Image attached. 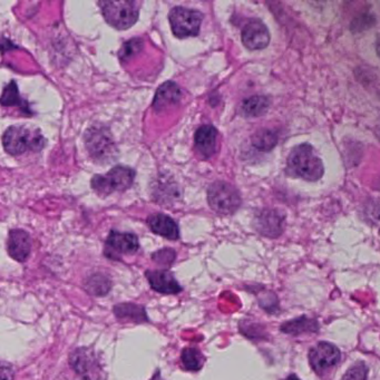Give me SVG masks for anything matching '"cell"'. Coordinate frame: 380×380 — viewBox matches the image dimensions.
<instances>
[{"label":"cell","mask_w":380,"mask_h":380,"mask_svg":"<svg viewBox=\"0 0 380 380\" xmlns=\"http://www.w3.org/2000/svg\"><path fill=\"white\" fill-rule=\"evenodd\" d=\"M287 168L292 177L308 182L320 180L325 173V166L314 147L308 143L294 147L288 156Z\"/></svg>","instance_id":"obj_1"},{"label":"cell","mask_w":380,"mask_h":380,"mask_svg":"<svg viewBox=\"0 0 380 380\" xmlns=\"http://www.w3.org/2000/svg\"><path fill=\"white\" fill-rule=\"evenodd\" d=\"M3 149L12 155H21L27 150H40L44 147V138L25 126H12L3 133Z\"/></svg>","instance_id":"obj_2"},{"label":"cell","mask_w":380,"mask_h":380,"mask_svg":"<svg viewBox=\"0 0 380 380\" xmlns=\"http://www.w3.org/2000/svg\"><path fill=\"white\" fill-rule=\"evenodd\" d=\"M135 171L127 166H116L104 175H95L92 188L99 195H110L113 192L129 190L134 182Z\"/></svg>","instance_id":"obj_3"},{"label":"cell","mask_w":380,"mask_h":380,"mask_svg":"<svg viewBox=\"0 0 380 380\" xmlns=\"http://www.w3.org/2000/svg\"><path fill=\"white\" fill-rule=\"evenodd\" d=\"M210 207L220 214H232L241 205L239 191L229 183L218 181L207 191Z\"/></svg>","instance_id":"obj_4"},{"label":"cell","mask_w":380,"mask_h":380,"mask_svg":"<svg viewBox=\"0 0 380 380\" xmlns=\"http://www.w3.org/2000/svg\"><path fill=\"white\" fill-rule=\"evenodd\" d=\"M101 7L105 21L117 29L129 28L138 21V8L133 1H107Z\"/></svg>","instance_id":"obj_5"},{"label":"cell","mask_w":380,"mask_h":380,"mask_svg":"<svg viewBox=\"0 0 380 380\" xmlns=\"http://www.w3.org/2000/svg\"><path fill=\"white\" fill-rule=\"evenodd\" d=\"M202 18L203 15L198 10L184 7H175L168 15L172 31L179 38L197 36L200 31Z\"/></svg>","instance_id":"obj_6"},{"label":"cell","mask_w":380,"mask_h":380,"mask_svg":"<svg viewBox=\"0 0 380 380\" xmlns=\"http://www.w3.org/2000/svg\"><path fill=\"white\" fill-rule=\"evenodd\" d=\"M340 360V351L338 348L329 344V342H321L312 348L309 351V362L314 372L322 375L333 366L338 364Z\"/></svg>","instance_id":"obj_7"},{"label":"cell","mask_w":380,"mask_h":380,"mask_svg":"<svg viewBox=\"0 0 380 380\" xmlns=\"http://www.w3.org/2000/svg\"><path fill=\"white\" fill-rule=\"evenodd\" d=\"M255 228L264 237L276 239L285 230V216L277 210H262L255 216Z\"/></svg>","instance_id":"obj_8"},{"label":"cell","mask_w":380,"mask_h":380,"mask_svg":"<svg viewBox=\"0 0 380 380\" xmlns=\"http://www.w3.org/2000/svg\"><path fill=\"white\" fill-rule=\"evenodd\" d=\"M138 240L132 233H122L112 231L106 241V255L112 259L120 257L122 255H132L138 251Z\"/></svg>","instance_id":"obj_9"},{"label":"cell","mask_w":380,"mask_h":380,"mask_svg":"<svg viewBox=\"0 0 380 380\" xmlns=\"http://www.w3.org/2000/svg\"><path fill=\"white\" fill-rule=\"evenodd\" d=\"M242 42L250 51H261L269 45V30L262 21L252 19L243 27Z\"/></svg>","instance_id":"obj_10"},{"label":"cell","mask_w":380,"mask_h":380,"mask_svg":"<svg viewBox=\"0 0 380 380\" xmlns=\"http://www.w3.org/2000/svg\"><path fill=\"white\" fill-rule=\"evenodd\" d=\"M71 364L84 380H96L99 378V366L93 353L88 349H78L71 357Z\"/></svg>","instance_id":"obj_11"},{"label":"cell","mask_w":380,"mask_h":380,"mask_svg":"<svg viewBox=\"0 0 380 380\" xmlns=\"http://www.w3.org/2000/svg\"><path fill=\"white\" fill-rule=\"evenodd\" d=\"M31 248L29 234L24 230H12L8 236V253L19 262L27 259Z\"/></svg>","instance_id":"obj_12"},{"label":"cell","mask_w":380,"mask_h":380,"mask_svg":"<svg viewBox=\"0 0 380 380\" xmlns=\"http://www.w3.org/2000/svg\"><path fill=\"white\" fill-rule=\"evenodd\" d=\"M147 278L151 287L161 294H177L182 290V288L172 276V273L165 270L147 271Z\"/></svg>","instance_id":"obj_13"},{"label":"cell","mask_w":380,"mask_h":380,"mask_svg":"<svg viewBox=\"0 0 380 380\" xmlns=\"http://www.w3.org/2000/svg\"><path fill=\"white\" fill-rule=\"evenodd\" d=\"M216 138L218 131L214 126H201L195 133V147L204 157H211L216 152Z\"/></svg>","instance_id":"obj_14"},{"label":"cell","mask_w":380,"mask_h":380,"mask_svg":"<svg viewBox=\"0 0 380 380\" xmlns=\"http://www.w3.org/2000/svg\"><path fill=\"white\" fill-rule=\"evenodd\" d=\"M147 223L154 233L166 239L177 240L180 237V231L177 223L165 214H153L147 219Z\"/></svg>","instance_id":"obj_15"},{"label":"cell","mask_w":380,"mask_h":380,"mask_svg":"<svg viewBox=\"0 0 380 380\" xmlns=\"http://www.w3.org/2000/svg\"><path fill=\"white\" fill-rule=\"evenodd\" d=\"M181 97V90L173 81H166L159 87L156 92L155 99L153 102V107L156 111H163L172 105L177 104Z\"/></svg>","instance_id":"obj_16"},{"label":"cell","mask_w":380,"mask_h":380,"mask_svg":"<svg viewBox=\"0 0 380 380\" xmlns=\"http://www.w3.org/2000/svg\"><path fill=\"white\" fill-rule=\"evenodd\" d=\"M282 333L291 335H301V333H316L319 330V325L316 319L303 317L296 318L294 320L287 321L282 323L280 327Z\"/></svg>","instance_id":"obj_17"},{"label":"cell","mask_w":380,"mask_h":380,"mask_svg":"<svg viewBox=\"0 0 380 380\" xmlns=\"http://www.w3.org/2000/svg\"><path fill=\"white\" fill-rule=\"evenodd\" d=\"M270 101L266 96L255 95L249 97L242 103L243 114L248 117H259L266 114L269 110Z\"/></svg>","instance_id":"obj_18"},{"label":"cell","mask_w":380,"mask_h":380,"mask_svg":"<svg viewBox=\"0 0 380 380\" xmlns=\"http://www.w3.org/2000/svg\"><path fill=\"white\" fill-rule=\"evenodd\" d=\"M279 136L277 132L273 129H261L259 132L255 133L252 138V144L253 147L259 151L264 152H270L276 147L278 144Z\"/></svg>","instance_id":"obj_19"},{"label":"cell","mask_w":380,"mask_h":380,"mask_svg":"<svg viewBox=\"0 0 380 380\" xmlns=\"http://www.w3.org/2000/svg\"><path fill=\"white\" fill-rule=\"evenodd\" d=\"M115 314H117L118 318H125V319H132V320L138 321V322H141V321L145 320L147 319V314L144 312V309L142 307H138V305H120L115 307Z\"/></svg>","instance_id":"obj_20"},{"label":"cell","mask_w":380,"mask_h":380,"mask_svg":"<svg viewBox=\"0 0 380 380\" xmlns=\"http://www.w3.org/2000/svg\"><path fill=\"white\" fill-rule=\"evenodd\" d=\"M203 357L195 348H186L182 353L183 366L188 370L195 371L203 366Z\"/></svg>","instance_id":"obj_21"},{"label":"cell","mask_w":380,"mask_h":380,"mask_svg":"<svg viewBox=\"0 0 380 380\" xmlns=\"http://www.w3.org/2000/svg\"><path fill=\"white\" fill-rule=\"evenodd\" d=\"M376 24V17L370 12H362L353 19L351 24V33L359 34L370 29Z\"/></svg>","instance_id":"obj_22"},{"label":"cell","mask_w":380,"mask_h":380,"mask_svg":"<svg viewBox=\"0 0 380 380\" xmlns=\"http://www.w3.org/2000/svg\"><path fill=\"white\" fill-rule=\"evenodd\" d=\"M87 290L96 296H103L110 290V282L105 277L97 275L90 279L87 283Z\"/></svg>","instance_id":"obj_23"},{"label":"cell","mask_w":380,"mask_h":380,"mask_svg":"<svg viewBox=\"0 0 380 380\" xmlns=\"http://www.w3.org/2000/svg\"><path fill=\"white\" fill-rule=\"evenodd\" d=\"M368 367L365 362H359L348 369L342 380H367Z\"/></svg>","instance_id":"obj_24"},{"label":"cell","mask_w":380,"mask_h":380,"mask_svg":"<svg viewBox=\"0 0 380 380\" xmlns=\"http://www.w3.org/2000/svg\"><path fill=\"white\" fill-rule=\"evenodd\" d=\"M21 99H19L18 88L16 86L15 81H12L3 88L1 104L3 106H12V105H18Z\"/></svg>","instance_id":"obj_25"},{"label":"cell","mask_w":380,"mask_h":380,"mask_svg":"<svg viewBox=\"0 0 380 380\" xmlns=\"http://www.w3.org/2000/svg\"><path fill=\"white\" fill-rule=\"evenodd\" d=\"M143 47V42L141 39H132L129 42H125L123 47L120 51V58L122 60H127L132 58L133 55L138 54Z\"/></svg>","instance_id":"obj_26"},{"label":"cell","mask_w":380,"mask_h":380,"mask_svg":"<svg viewBox=\"0 0 380 380\" xmlns=\"http://www.w3.org/2000/svg\"><path fill=\"white\" fill-rule=\"evenodd\" d=\"M259 303H260L261 307L266 312H270V314H275V312L279 310V303L278 299H277L276 294L273 292H264L262 296L259 298Z\"/></svg>","instance_id":"obj_27"},{"label":"cell","mask_w":380,"mask_h":380,"mask_svg":"<svg viewBox=\"0 0 380 380\" xmlns=\"http://www.w3.org/2000/svg\"><path fill=\"white\" fill-rule=\"evenodd\" d=\"M175 257V253H174L173 250L171 249H164V250H161V251L156 252L153 255V259L157 261L160 264H171L172 261L174 260Z\"/></svg>","instance_id":"obj_28"},{"label":"cell","mask_w":380,"mask_h":380,"mask_svg":"<svg viewBox=\"0 0 380 380\" xmlns=\"http://www.w3.org/2000/svg\"><path fill=\"white\" fill-rule=\"evenodd\" d=\"M12 369L10 366H7L5 362L1 367V380H12Z\"/></svg>","instance_id":"obj_29"},{"label":"cell","mask_w":380,"mask_h":380,"mask_svg":"<svg viewBox=\"0 0 380 380\" xmlns=\"http://www.w3.org/2000/svg\"><path fill=\"white\" fill-rule=\"evenodd\" d=\"M376 51H377L378 56L380 58V36L377 38V42H376Z\"/></svg>","instance_id":"obj_30"},{"label":"cell","mask_w":380,"mask_h":380,"mask_svg":"<svg viewBox=\"0 0 380 380\" xmlns=\"http://www.w3.org/2000/svg\"><path fill=\"white\" fill-rule=\"evenodd\" d=\"M285 380H300L299 378L296 377V375H290V376H288Z\"/></svg>","instance_id":"obj_31"},{"label":"cell","mask_w":380,"mask_h":380,"mask_svg":"<svg viewBox=\"0 0 380 380\" xmlns=\"http://www.w3.org/2000/svg\"><path fill=\"white\" fill-rule=\"evenodd\" d=\"M378 127H379V132H378V138H380V125L378 126Z\"/></svg>","instance_id":"obj_32"}]
</instances>
